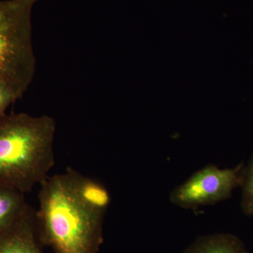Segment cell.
Returning <instances> with one entry per match:
<instances>
[{
	"instance_id": "obj_1",
	"label": "cell",
	"mask_w": 253,
	"mask_h": 253,
	"mask_svg": "<svg viewBox=\"0 0 253 253\" xmlns=\"http://www.w3.org/2000/svg\"><path fill=\"white\" fill-rule=\"evenodd\" d=\"M75 169L47 178L38 193L37 226L43 246L54 253H98L104 243L107 209L89 199L78 186Z\"/></svg>"
},
{
	"instance_id": "obj_2",
	"label": "cell",
	"mask_w": 253,
	"mask_h": 253,
	"mask_svg": "<svg viewBox=\"0 0 253 253\" xmlns=\"http://www.w3.org/2000/svg\"><path fill=\"white\" fill-rule=\"evenodd\" d=\"M56 123L26 113L0 118V184L23 194L41 185L55 164Z\"/></svg>"
},
{
	"instance_id": "obj_3",
	"label": "cell",
	"mask_w": 253,
	"mask_h": 253,
	"mask_svg": "<svg viewBox=\"0 0 253 253\" xmlns=\"http://www.w3.org/2000/svg\"><path fill=\"white\" fill-rule=\"evenodd\" d=\"M38 0H0V82L18 99L34 78L32 12Z\"/></svg>"
},
{
	"instance_id": "obj_4",
	"label": "cell",
	"mask_w": 253,
	"mask_h": 253,
	"mask_svg": "<svg viewBox=\"0 0 253 253\" xmlns=\"http://www.w3.org/2000/svg\"><path fill=\"white\" fill-rule=\"evenodd\" d=\"M244 171L243 163L233 169L208 165L173 190L171 202L185 209H196L229 199L233 190L242 185Z\"/></svg>"
},
{
	"instance_id": "obj_5",
	"label": "cell",
	"mask_w": 253,
	"mask_h": 253,
	"mask_svg": "<svg viewBox=\"0 0 253 253\" xmlns=\"http://www.w3.org/2000/svg\"><path fill=\"white\" fill-rule=\"evenodd\" d=\"M36 211L29 206L16 222L0 234V253H43Z\"/></svg>"
},
{
	"instance_id": "obj_6",
	"label": "cell",
	"mask_w": 253,
	"mask_h": 253,
	"mask_svg": "<svg viewBox=\"0 0 253 253\" xmlns=\"http://www.w3.org/2000/svg\"><path fill=\"white\" fill-rule=\"evenodd\" d=\"M182 253H248L235 236L215 234L199 236Z\"/></svg>"
},
{
	"instance_id": "obj_7",
	"label": "cell",
	"mask_w": 253,
	"mask_h": 253,
	"mask_svg": "<svg viewBox=\"0 0 253 253\" xmlns=\"http://www.w3.org/2000/svg\"><path fill=\"white\" fill-rule=\"evenodd\" d=\"M25 194L0 184V234L12 225L27 211Z\"/></svg>"
},
{
	"instance_id": "obj_8",
	"label": "cell",
	"mask_w": 253,
	"mask_h": 253,
	"mask_svg": "<svg viewBox=\"0 0 253 253\" xmlns=\"http://www.w3.org/2000/svg\"><path fill=\"white\" fill-rule=\"evenodd\" d=\"M243 196L241 206L245 214L253 215V157L248 168H245L243 181Z\"/></svg>"
},
{
	"instance_id": "obj_9",
	"label": "cell",
	"mask_w": 253,
	"mask_h": 253,
	"mask_svg": "<svg viewBox=\"0 0 253 253\" xmlns=\"http://www.w3.org/2000/svg\"><path fill=\"white\" fill-rule=\"evenodd\" d=\"M18 99L14 91L4 83L0 82V118L6 115V109Z\"/></svg>"
}]
</instances>
